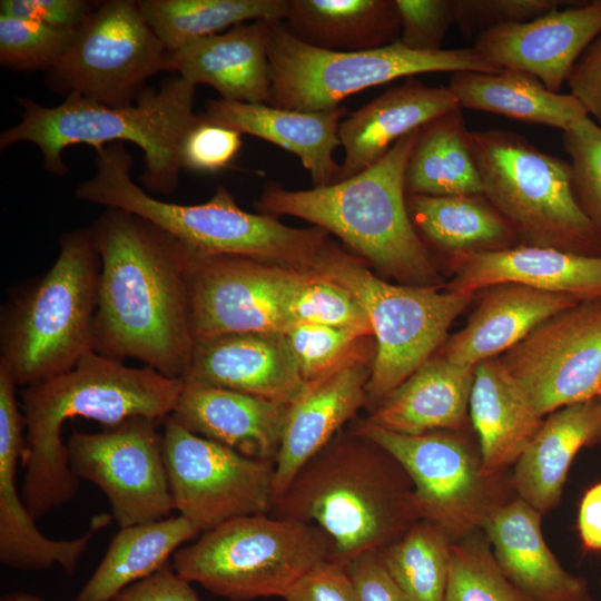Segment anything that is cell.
Listing matches in <instances>:
<instances>
[{"mask_svg": "<svg viewBox=\"0 0 601 601\" xmlns=\"http://www.w3.org/2000/svg\"><path fill=\"white\" fill-rule=\"evenodd\" d=\"M90 229L101 262L95 352L183 380L195 341L181 244L119 208H107Z\"/></svg>", "mask_w": 601, "mask_h": 601, "instance_id": "obj_1", "label": "cell"}, {"mask_svg": "<svg viewBox=\"0 0 601 601\" xmlns=\"http://www.w3.org/2000/svg\"><path fill=\"white\" fill-rule=\"evenodd\" d=\"M185 382L150 366L137 368L97 352L85 355L70 371L23 387L21 412L26 424L22 500L38 519L70 502L79 479L73 474L62 426L75 417L106 427L145 416L162 423L173 414Z\"/></svg>", "mask_w": 601, "mask_h": 601, "instance_id": "obj_2", "label": "cell"}, {"mask_svg": "<svg viewBox=\"0 0 601 601\" xmlns=\"http://www.w3.org/2000/svg\"><path fill=\"white\" fill-rule=\"evenodd\" d=\"M274 511L317 526L329 541L331 559L344 565L394 542L420 520L402 464L352 430L339 432L298 471Z\"/></svg>", "mask_w": 601, "mask_h": 601, "instance_id": "obj_3", "label": "cell"}, {"mask_svg": "<svg viewBox=\"0 0 601 601\" xmlns=\"http://www.w3.org/2000/svg\"><path fill=\"white\" fill-rule=\"evenodd\" d=\"M420 130L347 179L306 190L269 184L254 208L302 218L337 236L380 272L408 285L433 286L436 273L410 218L405 190V169Z\"/></svg>", "mask_w": 601, "mask_h": 601, "instance_id": "obj_4", "label": "cell"}, {"mask_svg": "<svg viewBox=\"0 0 601 601\" xmlns=\"http://www.w3.org/2000/svg\"><path fill=\"white\" fill-rule=\"evenodd\" d=\"M195 86L175 76L158 90L146 89L127 107H109L72 92L56 107L19 97L20 121L0 135V149L17 142L36 145L43 167L63 176L68 168L62 151L75 144L95 150L109 142L131 141L141 148L145 171L140 179L150 193L169 194L179 181V149L194 124Z\"/></svg>", "mask_w": 601, "mask_h": 601, "instance_id": "obj_5", "label": "cell"}, {"mask_svg": "<svg viewBox=\"0 0 601 601\" xmlns=\"http://www.w3.org/2000/svg\"><path fill=\"white\" fill-rule=\"evenodd\" d=\"M95 162L96 175L76 188L79 200L138 215L199 253L309 269L329 239L319 227L294 228L274 216L244 210L224 186L197 205L156 199L132 180V157L121 142L96 150Z\"/></svg>", "mask_w": 601, "mask_h": 601, "instance_id": "obj_6", "label": "cell"}, {"mask_svg": "<svg viewBox=\"0 0 601 601\" xmlns=\"http://www.w3.org/2000/svg\"><path fill=\"white\" fill-rule=\"evenodd\" d=\"M59 245L51 267L1 309L0 363L18 386L66 373L95 351L101 262L91 229H72Z\"/></svg>", "mask_w": 601, "mask_h": 601, "instance_id": "obj_7", "label": "cell"}, {"mask_svg": "<svg viewBox=\"0 0 601 601\" xmlns=\"http://www.w3.org/2000/svg\"><path fill=\"white\" fill-rule=\"evenodd\" d=\"M483 194L525 245L601 256V235L581 209L570 162L504 129L469 130Z\"/></svg>", "mask_w": 601, "mask_h": 601, "instance_id": "obj_8", "label": "cell"}, {"mask_svg": "<svg viewBox=\"0 0 601 601\" xmlns=\"http://www.w3.org/2000/svg\"><path fill=\"white\" fill-rule=\"evenodd\" d=\"M365 263L328 239L312 268L345 287L370 319L376 344L366 405L373 410L433 356L473 294L391 284Z\"/></svg>", "mask_w": 601, "mask_h": 601, "instance_id": "obj_9", "label": "cell"}, {"mask_svg": "<svg viewBox=\"0 0 601 601\" xmlns=\"http://www.w3.org/2000/svg\"><path fill=\"white\" fill-rule=\"evenodd\" d=\"M315 525L255 514L229 520L178 549L173 568L183 578L229 601L280 597L306 572L331 559Z\"/></svg>", "mask_w": 601, "mask_h": 601, "instance_id": "obj_10", "label": "cell"}, {"mask_svg": "<svg viewBox=\"0 0 601 601\" xmlns=\"http://www.w3.org/2000/svg\"><path fill=\"white\" fill-rule=\"evenodd\" d=\"M267 52L272 106L317 112L335 109L347 97L402 77L427 72H492L474 49L414 51L398 40L365 51H333L297 39L284 21L270 22Z\"/></svg>", "mask_w": 601, "mask_h": 601, "instance_id": "obj_11", "label": "cell"}, {"mask_svg": "<svg viewBox=\"0 0 601 601\" xmlns=\"http://www.w3.org/2000/svg\"><path fill=\"white\" fill-rule=\"evenodd\" d=\"M352 431L390 452L407 472L420 520L452 542L482 531L486 520L515 496L511 473L484 470L477 443L465 431L410 435L366 421Z\"/></svg>", "mask_w": 601, "mask_h": 601, "instance_id": "obj_12", "label": "cell"}, {"mask_svg": "<svg viewBox=\"0 0 601 601\" xmlns=\"http://www.w3.org/2000/svg\"><path fill=\"white\" fill-rule=\"evenodd\" d=\"M171 72L169 50L146 20L138 1H100L73 31L60 60L46 72L53 92H77L109 107L132 105L147 80Z\"/></svg>", "mask_w": 601, "mask_h": 601, "instance_id": "obj_13", "label": "cell"}, {"mask_svg": "<svg viewBox=\"0 0 601 601\" xmlns=\"http://www.w3.org/2000/svg\"><path fill=\"white\" fill-rule=\"evenodd\" d=\"M181 246L195 343L236 333L284 334L295 324L290 304L312 268Z\"/></svg>", "mask_w": 601, "mask_h": 601, "instance_id": "obj_14", "label": "cell"}, {"mask_svg": "<svg viewBox=\"0 0 601 601\" xmlns=\"http://www.w3.org/2000/svg\"><path fill=\"white\" fill-rule=\"evenodd\" d=\"M162 440L174 509L200 533L274 510L275 462L244 456L171 415L164 421Z\"/></svg>", "mask_w": 601, "mask_h": 601, "instance_id": "obj_15", "label": "cell"}, {"mask_svg": "<svg viewBox=\"0 0 601 601\" xmlns=\"http://www.w3.org/2000/svg\"><path fill=\"white\" fill-rule=\"evenodd\" d=\"M159 423L135 416L98 433L73 432L66 443L73 474L104 492L120 528L158 521L175 510Z\"/></svg>", "mask_w": 601, "mask_h": 601, "instance_id": "obj_16", "label": "cell"}, {"mask_svg": "<svg viewBox=\"0 0 601 601\" xmlns=\"http://www.w3.org/2000/svg\"><path fill=\"white\" fill-rule=\"evenodd\" d=\"M538 413L598 396L601 382V298L544 321L500 358Z\"/></svg>", "mask_w": 601, "mask_h": 601, "instance_id": "obj_17", "label": "cell"}, {"mask_svg": "<svg viewBox=\"0 0 601 601\" xmlns=\"http://www.w3.org/2000/svg\"><path fill=\"white\" fill-rule=\"evenodd\" d=\"M9 370L0 364V561L22 571H41L59 564L72 574L96 533L112 515L91 519L89 530L72 540H52L36 526L17 489V465L26 447V424Z\"/></svg>", "mask_w": 601, "mask_h": 601, "instance_id": "obj_18", "label": "cell"}, {"mask_svg": "<svg viewBox=\"0 0 601 601\" xmlns=\"http://www.w3.org/2000/svg\"><path fill=\"white\" fill-rule=\"evenodd\" d=\"M600 32L601 0L574 1L530 21L487 30L473 47L492 68L530 73L559 92Z\"/></svg>", "mask_w": 601, "mask_h": 601, "instance_id": "obj_19", "label": "cell"}, {"mask_svg": "<svg viewBox=\"0 0 601 601\" xmlns=\"http://www.w3.org/2000/svg\"><path fill=\"white\" fill-rule=\"evenodd\" d=\"M183 381L285 405L308 388L283 333H236L197 342Z\"/></svg>", "mask_w": 601, "mask_h": 601, "instance_id": "obj_20", "label": "cell"}, {"mask_svg": "<svg viewBox=\"0 0 601 601\" xmlns=\"http://www.w3.org/2000/svg\"><path fill=\"white\" fill-rule=\"evenodd\" d=\"M456 275L449 290L474 294L500 284L601 298V256L553 247L521 245L455 256Z\"/></svg>", "mask_w": 601, "mask_h": 601, "instance_id": "obj_21", "label": "cell"}, {"mask_svg": "<svg viewBox=\"0 0 601 601\" xmlns=\"http://www.w3.org/2000/svg\"><path fill=\"white\" fill-rule=\"evenodd\" d=\"M374 359L356 361L324 381L308 385L289 405L275 460V501L298 471L366 404Z\"/></svg>", "mask_w": 601, "mask_h": 601, "instance_id": "obj_22", "label": "cell"}, {"mask_svg": "<svg viewBox=\"0 0 601 601\" xmlns=\"http://www.w3.org/2000/svg\"><path fill=\"white\" fill-rule=\"evenodd\" d=\"M270 22L239 23L169 51L171 72L195 87H213L221 99L272 106L267 52Z\"/></svg>", "mask_w": 601, "mask_h": 601, "instance_id": "obj_23", "label": "cell"}, {"mask_svg": "<svg viewBox=\"0 0 601 601\" xmlns=\"http://www.w3.org/2000/svg\"><path fill=\"white\" fill-rule=\"evenodd\" d=\"M347 108L303 112L265 104H245L225 99L207 101L197 114L205 122L252 135L295 154L309 171L314 187L336 183L341 166L334 159L341 146L338 128Z\"/></svg>", "mask_w": 601, "mask_h": 601, "instance_id": "obj_24", "label": "cell"}, {"mask_svg": "<svg viewBox=\"0 0 601 601\" xmlns=\"http://www.w3.org/2000/svg\"><path fill=\"white\" fill-rule=\"evenodd\" d=\"M447 87H432L408 77L352 112L338 128L345 156L336 181L373 166L404 136L459 108Z\"/></svg>", "mask_w": 601, "mask_h": 601, "instance_id": "obj_25", "label": "cell"}, {"mask_svg": "<svg viewBox=\"0 0 601 601\" xmlns=\"http://www.w3.org/2000/svg\"><path fill=\"white\" fill-rule=\"evenodd\" d=\"M288 407L226 388L185 383L171 416L189 431L244 456L275 462Z\"/></svg>", "mask_w": 601, "mask_h": 601, "instance_id": "obj_26", "label": "cell"}, {"mask_svg": "<svg viewBox=\"0 0 601 601\" xmlns=\"http://www.w3.org/2000/svg\"><path fill=\"white\" fill-rule=\"evenodd\" d=\"M542 516L516 495L499 508L482 528L496 562L532 601H573L589 594L587 580L568 572L549 549Z\"/></svg>", "mask_w": 601, "mask_h": 601, "instance_id": "obj_27", "label": "cell"}, {"mask_svg": "<svg viewBox=\"0 0 601 601\" xmlns=\"http://www.w3.org/2000/svg\"><path fill=\"white\" fill-rule=\"evenodd\" d=\"M486 289L465 327L442 344L440 356L455 364L476 366L509 351L550 317L584 302L570 294L519 284Z\"/></svg>", "mask_w": 601, "mask_h": 601, "instance_id": "obj_28", "label": "cell"}, {"mask_svg": "<svg viewBox=\"0 0 601 601\" xmlns=\"http://www.w3.org/2000/svg\"><path fill=\"white\" fill-rule=\"evenodd\" d=\"M475 366L439 354L428 358L373 410L366 421L410 435L466 431Z\"/></svg>", "mask_w": 601, "mask_h": 601, "instance_id": "obj_29", "label": "cell"}, {"mask_svg": "<svg viewBox=\"0 0 601 601\" xmlns=\"http://www.w3.org/2000/svg\"><path fill=\"white\" fill-rule=\"evenodd\" d=\"M601 442V400L563 406L543 418L511 473L515 495L542 515L554 509L581 449Z\"/></svg>", "mask_w": 601, "mask_h": 601, "instance_id": "obj_30", "label": "cell"}, {"mask_svg": "<svg viewBox=\"0 0 601 601\" xmlns=\"http://www.w3.org/2000/svg\"><path fill=\"white\" fill-rule=\"evenodd\" d=\"M469 415L490 473L514 466L544 418L495 357L475 366Z\"/></svg>", "mask_w": 601, "mask_h": 601, "instance_id": "obj_31", "label": "cell"}, {"mask_svg": "<svg viewBox=\"0 0 601 601\" xmlns=\"http://www.w3.org/2000/svg\"><path fill=\"white\" fill-rule=\"evenodd\" d=\"M449 88L462 109L497 114L562 131L589 117L571 93L553 92L536 77L518 70L457 71L452 73Z\"/></svg>", "mask_w": 601, "mask_h": 601, "instance_id": "obj_32", "label": "cell"}, {"mask_svg": "<svg viewBox=\"0 0 601 601\" xmlns=\"http://www.w3.org/2000/svg\"><path fill=\"white\" fill-rule=\"evenodd\" d=\"M300 41L333 51H365L400 39L395 0H288L284 20Z\"/></svg>", "mask_w": 601, "mask_h": 601, "instance_id": "obj_33", "label": "cell"}, {"mask_svg": "<svg viewBox=\"0 0 601 601\" xmlns=\"http://www.w3.org/2000/svg\"><path fill=\"white\" fill-rule=\"evenodd\" d=\"M199 534L180 514L120 528L75 601H112L120 591L169 563L185 542Z\"/></svg>", "mask_w": 601, "mask_h": 601, "instance_id": "obj_34", "label": "cell"}, {"mask_svg": "<svg viewBox=\"0 0 601 601\" xmlns=\"http://www.w3.org/2000/svg\"><path fill=\"white\" fill-rule=\"evenodd\" d=\"M412 224L425 244L455 256L516 246V236L484 194H406Z\"/></svg>", "mask_w": 601, "mask_h": 601, "instance_id": "obj_35", "label": "cell"}, {"mask_svg": "<svg viewBox=\"0 0 601 601\" xmlns=\"http://www.w3.org/2000/svg\"><path fill=\"white\" fill-rule=\"evenodd\" d=\"M462 110H450L421 128L405 169L406 194H483Z\"/></svg>", "mask_w": 601, "mask_h": 601, "instance_id": "obj_36", "label": "cell"}, {"mask_svg": "<svg viewBox=\"0 0 601 601\" xmlns=\"http://www.w3.org/2000/svg\"><path fill=\"white\" fill-rule=\"evenodd\" d=\"M288 0H139L138 4L169 51L239 23L284 21Z\"/></svg>", "mask_w": 601, "mask_h": 601, "instance_id": "obj_37", "label": "cell"}, {"mask_svg": "<svg viewBox=\"0 0 601 601\" xmlns=\"http://www.w3.org/2000/svg\"><path fill=\"white\" fill-rule=\"evenodd\" d=\"M452 543L433 524L418 520L378 553L408 601H443Z\"/></svg>", "mask_w": 601, "mask_h": 601, "instance_id": "obj_38", "label": "cell"}, {"mask_svg": "<svg viewBox=\"0 0 601 601\" xmlns=\"http://www.w3.org/2000/svg\"><path fill=\"white\" fill-rule=\"evenodd\" d=\"M443 601H532L504 574L483 531L452 543Z\"/></svg>", "mask_w": 601, "mask_h": 601, "instance_id": "obj_39", "label": "cell"}, {"mask_svg": "<svg viewBox=\"0 0 601 601\" xmlns=\"http://www.w3.org/2000/svg\"><path fill=\"white\" fill-rule=\"evenodd\" d=\"M284 335L308 385L324 381L356 361L375 356L365 345L371 336L342 328L299 323Z\"/></svg>", "mask_w": 601, "mask_h": 601, "instance_id": "obj_40", "label": "cell"}, {"mask_svg": "<svg viewBox=\"0 0 601 601\" xmlns=\"http://www.w3.org/2000/svg\"><path fill=\"white\" fill-rule=\"evenodd\" d=\"M290 315L295 324H317L373 336L370 319L354 296L313 268L292 300Z\"/></svg>", "mask_w": 601, "mask_h": 601, "instance_id": "obj_41", "label": "cell"}, {"mask_svg": "<svg viewBox=\"0 0 601 601\" xmlns=\"http://www.w3.org/2000/svg\"><path fill=\"white\" fill-rule=\"evenodd\" d=\"M75 30L0 14V65L16 71H49L68 49Z\"/></svg>", "mask_w": 601, "mask_h": 601, "instance_id": "obj_42", "label": "cell"}, {"mask_svg": "<svg viewBox=\"0 0 601 601\" xmlns=\"http://www.w3.org/2000/svg\"><path fill=\"white\" fill-rule=\"evenodd\" d=\"M575 198L601 235V127L590 117L563 131Z\"/></svg>", "mask_w": 601, "mask_h": 601, "instance_id": "obj_43", "label": "cell"}, {"mask_svg": "<svg viewBox=\"0 0 601 601\" xmlns=\"http://www.w3.org/2000/svg\"><path fill=\"white\" fill-rule=\"evenodd\" d=\"M574 1L563 0H453L455 24L466 38L512 23L530 21Z\"/></svg>", "mask_w": 601, "mask_h": 601, "instance_id": "obj_44", "label": "cell"}, {"mask_svg": "<svg viewBox=\"0 0 601 601\" xmlns=\"http://www.w3.org/2000/svg\"><path fill=\"white\" fill-rule=\"evenodd\" d=\"M401 35L398 41L414 51L443 50L445 37L455 23L453 0H395Z\"/></svg>", "mask_w": 601, "mask_h": 601, "instance_id": "obj_45", "label": "cell"}, {"mask_svg": "<svg viewBox=\"0 0 601 601\" xmlns=\"http://www.w3.org/2000/svg\"><path fill=\"white\" fill-rule=\"evenodd\" d=\"M239 131L198 118L189 127L179 149L181 169L216 173L229 166L243 140Z\"/></svg>", "mask_w": 601, "mask_h": 601, "instance_id": "obj_46", "label": "cell"}, {"mask_svg": "<svg viewBox=\"0 0 601 601\" xmlns=\"http://www.w3.org/2000/svg\"><path fill=\"white\" fill-rule=\"evenodd\" d=\"M285 601H358L346 565L327 559L300 577Z\"/></svg>", "mask_w": 601, "mask_h": 601, "instance_id": "obj_47", "label": "cell"}, {"mask_svg": "<svg viewBox=\"0 0 601 601\" xmlns=\"http://www.w3.org/2000/svg\"><path fill=\"white\" fill-rule=\"evenodd\" d=\"M100 1L1 0L0 14L36 21L52 28L76 30Z\"/></svg>", "mask_w": 601, "mask_h": 601, "instance_id": "obj_48", "label": "cell"}, {"mask_svg": "<svg viewBox=\"0 0 601 601\" xmlns=\"http://www.w3.org/2000/svg\"><path fill=\"white\" fill-rule=\"evenodd\" d=\"M358 601H408L377 551H367L346 565Z\"/></svg>", "mask_w": 601, "mask_h": 601, "instance_id": "obj_49", "label": "cell"}, {"mask_svg": "<svg viewBox=\"0 0 601 601\" xmlns=\"http://www.w3.org/2000/svg\"><path fill=\"white\" fill-rule=\"evenodd\" d=\"M566 83L570 93L601 127V32L578 59Z\"/></svg>", "mask_w": 601, "mask_h": 601, "instance_id": "obj_50", "label": "cell"}, {"mask_svg": "<svg viewBox=\"0 0 601 601\" xmlns=\"http://www.w3.org/2000/svg\"><path fill=\"white\" fill-rule=\"evenodd\" d=\"M112 601H201L170 563L120 591Z\"/></svg>", "mask_w": 601, "mask_h": 601, "instance_id": "obj_51", "label": "cell"}, {"mask_svg": "<svg viewBox=\"0 0 601 601\" xmlns=\"http://www.w3.org/2000/svg\"><path fill=\"white\" fill-rule=\"evenodd\" d=\"M578 531L585 551L601 552V481L590 486L580 501Z\"/></svg>", "mask_w": 601, "mask_h": 601, "instance_id": "obj_52", "label": "cell"}, {"mask_svg": "<svg viewBox=\"0 0 601 601\" xmlns=\"http://www.w3.org/2000/svg\"><path fill=\"white\" fill-rule=\"evenodd\" d=\"M0 601H42V600L39 597L31 593L16 592V593L3 595Z\"/></svg>", "mask_w": 601, "mask_h": 601, "instance_id": "obj_53", "label": "cell"}, {"mask_svg": "<svg viewBox=\"0 0 601 601\" xmlns=\"http://www.w3.org/2000/svg\"><path fill=\"white\" fill-rule=\"evenodd\" d=\"M573 601H595L590 594H587L580 599L573 600Z\"/></svg>", "mask_w": 601, "mask_h": 601, "instance_id": "obj_54", "label": "cell"}, {"mask_svg": "<svg viewBox=\"0 0 601 601\" xmlns=\"http://www.w3.org/2000/svg\"><path fill=\"white\" fill-rule=\"evenodd\" d=\"M598 397L601 400V382H600V385H599Z\"/></svg>", "mask_w": 601, "mask_h": 601, "instance_id": "obj_55", "label": "cell"}, {"mask_svg": "<svg viewBox=\"0 0 601 601\" xmlns=\"http://www.w3.org/2000/svg\"><path fill=\"white\" fill-rule=\"evenodd\" d=\"M600 584H601V577H600Z\"/></svg>", "mask_w": 601, "mask_h": 601, "instance_id": "obj_56", "label": "cell"}]
</instances>
